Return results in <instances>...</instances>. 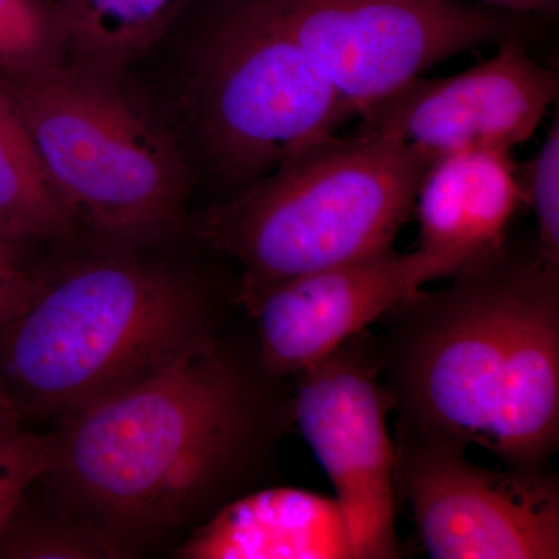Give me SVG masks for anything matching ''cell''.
<instances>
[{
    "mask_svg": "<svg viewBox=\"0 0 559 559\" xmlns=\"http://www.w3.org/2000/svg\"><path fill=\"white\" fill-rule=\"evenodd\" d=\"M384 316L382 378L399 429L546 471L559 444V267L511 245Z\"/></svg>",
    "mask_w": 559,
    "mask_h": 559,
    "instance_id": "obj_1",
    "label": "cell"
},
{
    "mask_svg": "<svg viewBox=\"0 0 559 559\" xmlns=\"http://www.w3.org/2000/svg\"><path fill=\"white\" fill-rule=\"evenodd\" d=\"M259 423L255 390L207 334L68 415L50 474L112 527L160 528L234 476Z\"/></svg>",
    "mask_w": 559,
    "mask_h": 559,
    "instance_id": "obj_2",
    "label": "cell"
},
{
    "mask_svg": "<svg viewBox=\"0 0 559 559\" xmlns=\"http://www.w3.org/2000/svg\"><path fill=\"white\" fill-rule=\"evenodd\" d=\"M204 290L187 275L130 259L43 275L0 325V390L27 421L73 414L207 336Z\"/></svg>",
    "mask_w": 559,
    "mask_h": 559,
    "instance_id": "obj_3",
    "label": "cell"
},
{
    "mask_svg": "<svg viewBox=\"0 0 559 559\" xmlns=\"http://www.w3.org/2000/svg\"><path fill=\"white\" fill-rule=\"evenodd\" d=\"M430 165L369 132L333 135L202 212L194 229L240 266L248 310L282 283L393 249Z\"/></svg>",
    "mask_w": 559,
    "mask_h": 559,
    "instance_id": "obj_4",
    "label": "cell"
},
{
    "mask_svg": "<svg viewBox=\"0 0 559 559\" xmlns=\"http://www.w3.org/2000/svg\"><path fill=\"white\" fill-rule=\"evenodd\" d=\"M119 75L66 60L0 81L76 223L139 245L176 226L190 171Z\"/></svg>",
    "mask_w": 559,
    "mask_h": 559,
    "instance_id": "obj_5",
    "label": "cell"
},
{
    "mask_svg": "<svg viewBox=\"0 0 559 559\" xmlns=\"http://www.w3.org/2000/svg\"><path fill=\"white\" fill-rule=\"evenodd\" d=\"M205 3L191 69L194 123L212 171L241 191L337 135L356 110L253 0Z\"/></svg>",
    "mask_w": 559,
    "mask_h": 559,
    "instance_id": "obj_6",
    "label": "cell"
},
{
    "mask_svg": "<svg viewBox=\"0 0 559 559\" xmlns=\"http://www.w3.org/2000/svg\"><path fill=\"white\" fill-rule=\"evenodd\" d=\"M356 110L441 61L524 38L521 16L444 0H253Z\"/></svg>",
    "mask_w": 559,
    "mask_h": 559,
    "instance_id": "obj_7",
    "label": "cell"
},
{
    "mask_svg": "<svg viewBox=\"0 0 559 559\" xmlns=\"http://www.w3.org/2000/svg\"><path fill=\"white\" fill-rule=\"evenodd\" d=\"M395 479L430 558H559L554 474L481 468L459 441L399 429Z\"/></svg>",
    "mask_w": 559,
    "mask_h": 559,
    "instance_id": "obj_8",
    "label": "cell"
},
{
    "mask_svg": "<svg viewBox=\"0 0 559 559\" xmlns=\"http://www.w3.org/2000/svg\"><path fill=\"white\" fill-rule=\"evenodd\" d=\"M297 377L294 419L336 492L353 558H400L392 400L377 337L362 331Z\"/></svg>",
    "mask_w": 559,
    "mask_h": 559,
    "instance_id": "obj_9",
    "label": "cell"
},
{
    "mask_svg": "<svg viewBox=\"0 0 559 559\" xmlns=\"http://www.w3.org/2000/svg\"><path fill=\"white\" fill-rule=\"evenodd\" d=\"M557 69L533 60L521 40L444 79L407 81L358 112L360 132L411 146L432 162L466 150L513 151L558 100Z\"/></svg>",
    "mask_w": 559,
    "mask_h": 559,
    "instance_id": "obj_10",
    "label": "cell"
},
{
    "mask_svg": "<svg viewBox=\"0 0 559 559\" xmlns=\"http://www.w3.org/2000/svg\"><path fill=\"white\" fill-rule=\"evenodd\" d=\"M455 261L417 249L314 272L264 293L248 311L257 322L260 362L272 377L314 366L384 318L426 283L451 277Z\"/></svg>",
    "mask_w": 559,
    "mask_h": 559,
    "instance_id": "obj_11",
    "label": "cell"
},
{
    "mask_svg": "<svg viewBox=\"0 0 559 559\" xmlns=\"http://www.w3.org/2000/svg\"><path fill=\"white\" fill-rule=\"evenodd\" d=\"M525 205L511 151L466 150L433 162L418 187L419 249L460 267L506 245Z\"/></svg>",
    "mask_w": 559,
    "mask_h": 559,
    "instance_id": "obj_12",
    "label": "cell"
},
{
    "mask_svg": "<svg viewBox=\"0 0 559 559\" xmlns=\"http://www.w3.org/2000/svg\"><path fill=\"white\" fill-rule=\"evenodd\" d=\"M193 559H353L347 522L334 498L299 488L252 492L198 528Z\"/></svg>",
    "mask_w": 559,
    "mask_h": 559,
    "instance_id": "obj_13",
    "label": "cell"
},
{
    "mask_svg": "<svg viewBox=\"0 0 559 559\" xmlns=\"http://www.w3.org/2000/svg\"><path fill=\"white\" fill-rule=\"evenodd\" d=\"M66 60L120 73L142 57L197 0H53Z\"/></svg>",
    "mask_w": 559,
    "mask_h": 559,
    "instance_id": "obj_14",
    "label": "cell"
},
{
    "mask_svg": "<svg viewBox=\"0 0 559 559\" xmlns=\"http://www.w3.org/2000/svg\"><path fill=\"white\" fill-rule=\"evenodd\" d=\"M75 224L16 103L0 81V226L28 245L61 240Z\"/></svg>",
    "mask_w": 559,
    "mask_h": 559,
    "instance_id": "obj_15",
    "label": "cell"
},
{
    "mask_svg": "<svg viewBox=\"0 0 559 559\" xmlns=\"http://www.w3.org/2000/svg\"><path fill=\"white\" fill-rule=\"evenodd\" d=\"M120 540L103 528L51 521L33 513L21 502L0 530V558H114L127 551L120 546Z\"/></svg>",
    "mask_w": 559,
    "mask_h": 559,
    "instance_id": "obj_16",
    "label": "cell"
},
{
    "mask_svg": "<svg viewBox=\"0 0 559 559\" xmlns=\"http://www.w3.org/2000/svg\"><path fill=\"white\" fill-rule=\"evenodd\" d=\"M66 61L53 0H0V76Z\"/></svg>",
    "mask_w": 559,
    "mask_h": 559,
    "instance_id": "obj_17",
    "label": "cell"
},
{
    "mask_svg": "<svg viewBox=\"0 0 559 559\" xmlns=\"http://www.w3.org/2000/svg\"><path fill=\"white\" fill-rule=\"evenodd\" d=\"M55 463V436L33 432L0 390V530Z\"/></svg>",
    "mask_w": 559,
    "mask_h": 559,
    "instance_id": "obj_18",
    "label": "cell"
},
{
    "mask_svg": "<svg viewBox=\"0 0 559 559\" xmlns=\"http://www.w3.org/2000/svg\"><path fill=\"white\" fill-rule=\"evenodd\" d=\"M525 205L536 216V249L550 266L559 267V119L551 121L536 156L520 165Z\"/></svg>",
    "mask_w": 559,
    "mask_h": 559,
    "instance_id": "obj_19",
    "label": "cell"
},
{
    "mask_svg": "<svg viewBox=\"0 0 559 559\" xmlns=\"http://www.w3.org/2000/svg\"><path fill=\"white\" fill-rule=\"evenodd\" d=\"M40 278L43 274L21 278L0 275V325L25 307L38 288Z\"/></svg>",
    "mask_w": 559,
    "mask_h": 559,
    "instance_id": "obj_20",
    "label": "cell"
},
{
    "mask_svg": "<svg viewBox=\"0 0 559 559\" xmlns=\"http://www.w3.org/2000/svg\"><path fill=\"white\" fill-rule=\"evenodd\" d=\"M444 2L476 3L503 13L527 16V14H551L558 9L559 0H444Z\"/></svg>",
    "mask_w": 559,
    "mask_h": 559,
    "instance_id": "obj_21",
    "label": "cell"
}]
</instances>
